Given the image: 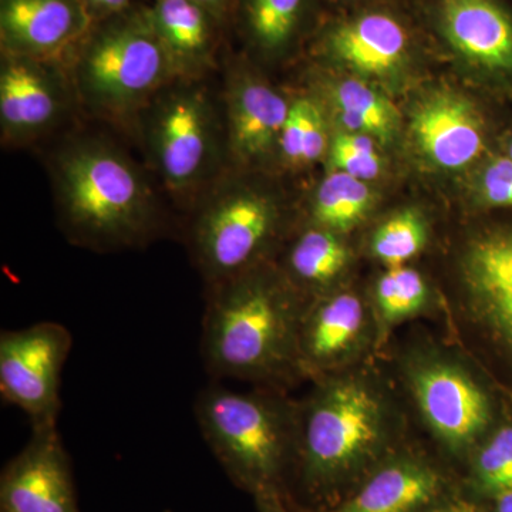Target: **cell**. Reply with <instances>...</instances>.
Instances as JSON below:
<instances>
[{
  "label": "cell",
  "instance_id": "cell-4",
  "mask_svg": "<svg viewBox=\"0 0 512 512\" xmlns=\"http://www.w3.org/2000/svg\"><path fill=\"white\" fill-rule=\"evenodd\" d=\"M82 113L121 130L177 80L146 0L94 22L63 63Z\"/></svg>",
  "mask_w": 512,
  "mask_h": 512
},
{
  "label": "cell",
  "instance_id": "cell-18",
  "mask_svg": "<svg viewBox=\"0 0 512 512\" xmlns=\"http://www.w3.org/2000/svg\"><path fill=\"white\" fill-rule=\"evenodd\" d=\"M148 12L177 79H211L222 67L228 29L194 0H148Z\"/></svg>",
  "mask_w": 512,
  "mask_h": 512
},
{
  "label": "cell",
  "instance_id": "cell-32",
  "mask_svg": "<svg viewBox=\"0 0 512 512\" xmlns=\"http://www.w3.org/2000/svg\"><path fill=\"white\" fill-rule=\"evenodd\" d=\"M198 5L204 6L205 9L210 10L212 15L215 16L228 32L231 33L232 19H234L235 6L237 0H194Z\"/></svg>",
  "mask_w": 512,
  "mask_h": 512
},
{
  "label": "cell",
  "instance_id": "cell-30",
  "mask_svg": "<svg viewBox=\"0 0 512 512\" xmlns=\"http://www.w3.org/2000/svg\"><path fill=\"white\" fill-rule=\"evenodd\" d=\"M480 195L491 207L512 208V160L498 157L487 164L480 178Z\"/></svg>",
  "mask_w": 512,
  "mask_h": 512
},
{
  "label": "cell",
  "instance_id": "cell-26",
  "mask_svg": "<svg viewBox=\"0 0 512 512\" xmlns=\"http://www.w3.org/2000/svg\"><path fill=\"white\" fill-rule=\"evenodd\" d=\"M427 301L429 288L419 271L406 265L389 266L376 284L377 345H382L394 326L423 311Z\"/></svg>",
  "mask_w": 512,
  "mask_h": 512
},
{
  "label": "cell",
  "instance_id": "cell-2",
  "mask_svg": "<svg viewBox=\"0 0 512 512\" xmlns=\"http://www.w3.org/2000/svg\"><path fill=\"white\" fill-rule=\"evenodd\" d=\"M305 306L269 264L207 289L201 352L208 373L271 386L302 376L298 342Z\"/></svg>",
  "mask_w": 512,
  "mask_h": 512
},
{
  "label": "cell",
  "instance_id": "cell-10",
  "mask_svg": "<svg viewBox=\"0 0 512 512\" xmlns=\"http://www.w3.org/2000/svg\"><path fill=\"white\" fill-rule=\"evenodd\" d=\"M72 333L57 322H37L0 335V394L19 407L30 426H57L60 386Z\"/></svg>",
  "mask_w": 512,
  "mask_h": 512
},
{
  "label": "cell",
  "instance_id": "cell-5",
  "mask_svg": "<svg viewBox=\"0 0 512 512\" xmlns=\"http://www.w3.org/2000/svg\"><path fill=\"white\" fill-rule=\"evenodd\" d=\"M202 437L232 483L258 497L278 494L292 474L298 404L269 389L237 392L211 384L198 394Z\"/></svg>",
  "mask_w": 512,
  "mask_h": 512
},
{
  "label": "cell",
  "instance_id": "cell-11",
  "mask_svg": "<svg viewBox=\"0 0 512 512\" xmlns=\"http://www.w3.org/2000/svg\"><path fill=\"white\" fill-rule=\"evenodd\" d=\"M79 109L62 63L0 53V140L32 147L62 131Z\"/></svg>",
  "mask_w": 512,
  "mask_h": 512
},
{
  "label": "cell",
  "instance_id": "cell-14",
  "mask_svg": "<svg viewBox=\"0 0 512 512\" xmlns=\"http://www.w3.org/2000/svg\"><path fill=\"white\" fill-rule=\"evenodd\" d=\"M0 512H82L57 426L33 427L26 446L3 467Z\"/></svg>",
  "mask_w": 512,
  "mask_h": 512
},
{
  "label": "cell",
  "instance_id": "cell-1",
  "mask_svg": "<svg viewBox=\"0 0 512 512\" xmlns=\"http://www.w3.org/2000/svg\"><path fill=\"white\" fill-rule=\"evenodd\" d=\"M57 222L73 245L94 252L147 247L167 218L150 175L119 143L69 131L47 153Z\"/></svg>",
  "mask_w": 512,
  "mask_h": 512
},
{
  "label": "cell",
  "instance_id": "cell-9",
  "mask_svg": "<svg viewBox=\"0 0 512 512\" xmlns=\"http://www.w3.org/2000/svg\"><path fill=\"white\" fill-rule=\"evenodd\" d=\"M457 322L512 363V225L471 237L458 259Z\"/></svg>",
  "mask_w": 512,
  "mask_h": 512
},
{
  "label": "cell",
  "instance_id": "cell-37",
  "mask_svg": "<svg viewBox=\"0 0 512 512\" xmlns=\"http://www.w3.org/2000/svg\"><path fill=\"white\" fill-rule=\"evenodd\" d=\"M507 157H510L512 160V138H511L510 144H508V156Z\"/></svg>",
  "mask_w": 512,
  "mask_h": 512
},
{
  "label": "cell",
  "instance_id": "cell-7",
  "mask_svg": "<svg viewBox=\"0 0 512 512\" xmlns=\"http://www.w3.org/2000/svg\"><path fill=\"white\" fill-rule=\"evenodd\" d=\"M248 173L225 171L192 207L188 249L207 289L268 264L281 231L278 200Z\"/></svg>",
  "mask_w": 512,
  "mask_h": 512
},
{
  "label": "cell",
  "instance_id": "cell-20",
  "mask_svg": "<svg viewBox=\"0 0 512 512\" xmlns=\"http://www.w3.org/2000/svg\"><path fill=\"white\" fill-rule=\"evenodd\" d=\"M443 485L439 471L423 458L394 457L376 468L355 494L325 512H426Z\"/></svg>",
  "mask_w": 512,
  "mask_h": 512
},
{
  "label": "cell",
  "instance_id": "cell-35",
  "mask_svg": "<svg viewBox=\"0 0 512 512\" xmlns=\"http://www.w3.org/2000/svg\"><path fill=\"white\" fill-rule=\"evenodd\" d=\"M494 512H512V491L495 497Z\"/></svg>",
  "mask_w": 512,
  "mask_h": 512
},
{
  "label": "cell",
  "instance_id": "cell-22",
  "mask_svg": "<svg viewBox=\"0 0 512 512\" xmlns=\"http://www.w3.org/2000/svg\"><path fill=\"white\" fill-rule=\"evenodd\" d=\"M349 249L338 232L309 224L293 239L282 275L306 303L330 292L349 264Z\"/></svg>",
  "mask_w": 512,
  "mask_h": 512
},
{
  "label": "cell",
  "instance_id": "cell-15",
  "mask_svg": "<svg viewBox=\"0 0 512 512\" xmlns=\"http://www.w3.org/2000/svg\"><path fill=\"white\" fill-rule=\"evenodd\" d=\"M431 28L468 66L512 77V10L504 0H430Z\"/></svg>",
  "mask_w": 512,
  "mask_h": 512
},
{
  "label": "cell",
  "instance_id": "cell-13",
  "mask_svg": "<svg viewBox=\"0 0 512 512\" xmlns=\"http://www.w3.org/2000/svg\"><path fill=\"white\" fill-rule=\"evenodd\" d=\"M323 59L365 76H389L412 60L416 32L386 3L362 6L323 26L313 42Z\"/></svg>",
  "mask_w": 512,
  "mask_h": 512
},
{
  "label": "cell",
  "instance_id": "cell-34",
  "mask_svg": "<svg viewBox=\"0 0 512 512\" xmlns=\"http://www.w3.org/2000/svg\"><path fill=\"white\" fill-rule=\"evenodd\" d=\"M430 512H478V510L473 504L466 503V501H457V503L443 505V507Z\"/></svg>",
  "mask_w": 512,
  "mask_h": 512
},
{
  "label": "cell",
  "instance_id": "cell-28",
  "mask_svg": "<svg viewBox=\"0 0 512 512\" xmlns=\"http://www.w3.org/2000/svg\"><path fill=\"white\" fill-rule=\"evenodd\" d=\"M473 476L478 490L491 497L512 491V426L505 424L476 447Z\"/></svg>",
  "mask_w": 512,
  "mask_h": 512
},
{
  "label": "cell",
  "instance_id": "cell-24",
  "mask_svg": "<svg viewBox=\"0 0 512 512\" xmlns=\"http://www.w3.org/2000/svg\"><path fill=\"white\" fill-rule=\"evenodd\" d=\"M329 148L325 110L320 101L311 96L292 99L276 151L281 163L299 170L318 163Z\"/></svg>",
  "mask_w": 512,
  "mask_h": 512
},
{
  "label": "cell",
  "instance_id": "cell-29",
  "mask_svg": "<svg viewBox=\"0 0 512 512\" xmlns=\"http://www.w3.org/2000/svg\"><path fill=\"white\" fill-rule=\"evenodd\" d=\"M329 158L333 170L352 175L357 180H373L382 170L375 138L366 134L342 131L330 143Z\"/></svg>",
  "mask_w": 512,
  "mask_h": 512
},
{
  "label": "cell",
  "instance_id": "cell-16",
  "mask_svg": "<svg viewBox=\"0 0 512 512\" xmlns=\"http://www.w3.org/2000/svg\"><path fill=\"white\" fill-rule=\"evenodd\" d=\"M372 322L355 292H328L306 303L298 342L302 376L320 380L345 372L365 349Z\"/></svg>",
  "mask_w": 512,
  "mask_h": 512
},
{
  "label": "cell",
  "instance_id": "cell-21",
  "mask_svg": "<svg viewBox=\"0 0 512 512\" xmlns=\"http://www.w3.org/2000/svg\"><path fill=\"white\" fill-rule=\"evenodd\" d=\"M316 0H237L231 32L265 59H281L308 33Z\"/></svg>",
  "mask_w": 512,
  "mask_h": 512
},
{
  "label": "cell",
  "instance_id": "cell-36",
  "mask_svg": "<svg viewBox=\"0 0 512 512\" xmlns=\"http://www.w3.org/2000/svg\"><path fill=\"white\" fill-rule=\"evenodd\" d=\"M336 2L345 3V5H359L360 8H362V6L379 5V3H386L387 0H336Z\"/></svg>",
  "mask_w": 512,
  "mask_h": 512
},
{
  "label": "cell",
  "instance_id": "cell-19",
  "mask_svg": "<svg viewBox=\"0 0 512 512\" xmlns=\"http://www.w3.org/2000/svg\"><path fill=\"white\" fill-rule=\"evenodd\" d=\"M412 133L427 160L460 170L483 154L484 121L470 100L453 92H436L413 111Z\"/></svg>",
  "mask_w": 512,
  "mask_h": 512
},
{
  "label": "cell",
  "instance_id": "cell-25",
  "mask_svg": "<svg viewBox=\"0 0 512 512\" xmlns=\"http://www.w3.org/2000/svg\"><path fill=\"white\" fill-rule=\"evenodd\" d=\"M372 200V191L365 181L332 171L313 195L309 224L345 234L366 217Z\"/></svg>",
  "mask_w": 512,
  "mask_h": 512
},
{
  "label": "cell",
  "instance_id": "cell-8",
  "mask_svg": "<svg viewBox=\"0 0 512 512\" xmlns=\"http://www.w3.org/2000/svg\"><path fill=\"white\" fill-rule=\"evenodd\" d=\"M406 376L420 416L450 453L463 456L481 443L493 417L490 397L463 362L424 353L410 362Z\"/></svg>",
  "mask_w": 512,
  "mask_h": 512
},
{
  "label": "cell",
  "instance_id": "cell-27",
  "mask_svg": "<svg viewBox=\"0 0 512 512\" xmlns=\"http://www.w3.org/2000/svg\"><path fill=\"white\" fill-rule=\"evenodd\" d=\"M427 227L414 210H403L387 218L372 238L373 255L384 265H404L423 251Z\"/></svg>",
  "mask_w": 512,
  "mask_h": 512
},
{
  "label": "cell",
  "instance_id": "cell-31",
  "mask_svg": "<svg viewBox=\"0 0 512 512\" xmlns=\"http://www.w3.org/2000/svg\"><path fill=\"white\" fill-rule=\"evenodd\" d=\"M138 2H141V0H83L93 23L126 12V10L137 5Z\"/></svg>",
  "mask_w": 512,
  "mask_h": 512
},
{
  "label": "cell",
  "instance_id": "cell-17",
  "mask_svg": "<svg viewBox=\"0 0 512 512\" xmlns=\"http://www.w3.org/2000/svg\"><path fill=\"white\" fill-rule=\"evenodd\" d=\"M92 25L83 0H0V53L63 64Z\"/></svg>",
  "mask_w": 512,
  "mask_h": 512
},
{
  "label": "cell",
  "instance_id": "cell-33",
  "mask_svg": "<svg viewBox=\"0 0 512 512\" xmlns=\"http://www.w3.org/2000/svg\"><path fill=\"white\" fill-rule=\"evenodd\" d=\"M259 512H295L278 494H262L255 497Z\"/></svg>",
  "mask_w": 512,
  "mask_h": 512
},
{
  "label": "cell",
  "instance_id": "cell-3",
  "mask_svg": "<svg viewBox=\"0 0 512 512\" xmlns=\"http://www.w3.org/2000/svg\"><path fill=\"white\" fill-rule=\"evenodd\" d=\"M298 404L292 473L309 497H323L386 450L394 414L372 379L346 372L316 380Z\"/></svg>",
  "mask_w": 512,
  "mask_h": 512
},
{
  "label": "cell",
  "instance_id": "cell-23",
  "mask_svg": "<svg viewBox=\"0 0 512 512\" xmlns=\"http://www.w3.org/2000/svg\"><path fill=\"white\" fill-rule=\"evenodd\" d=\"M330 100L346 131L366 134L380 143L392 140L399 113L389 99L360 80H343L330 89Z\"/></svg>",
  "mask_w": 512,
  "mask_h": 512
},
{
  "label": "cell",
  "instance_id": "cell-12",
  "mask_svg": "<svg viewBox=\"0 0 512 512\" xmlns=\"http://www.w3.org/2000/svg\"><path fill=\"white\" fill-rule=\"evenodd\" d=\"M221 70L228 170L251 171L276 156L292 99L262 79L247 57L225 52Z\"/></svg>",
  "mask_w": 512,
  "mask_h": 512
},
{
  "label": "cell",
  "instance_id": "cell-6",
  "mask_svg": "<svg viewBox=\"0 0 512 512\" xmlns=\"http://www.w3.org/2000/svg\"><path fill=\"white\" fill-rule=\"evenodd\" d=\"M133 131L158 183L190 211L228 170L221 96L208 79H177L165 86Z\"/></svg>",
  "mask_w": 512,
  "mask_h": 512
}]
</instances>
